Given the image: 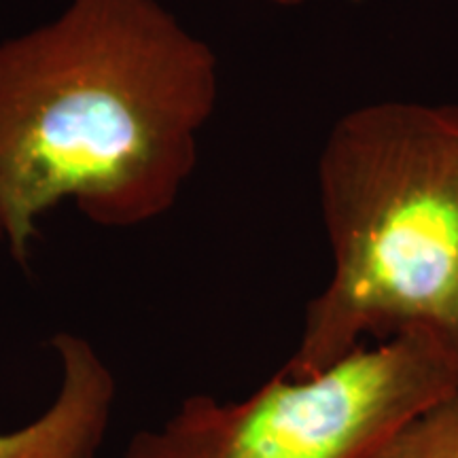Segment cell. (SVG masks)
Here are the masks:
<instances>
[{"mask_svg": "<svg viewBox=\"0 0 458 458\" xmlns=\"http://www.w3.org/2000/svg\"><path fill=\"white\" fill-rule=\"evenodd\" d=\"M376 458H458V388L408 418Z\"/></svg>", "mask_w": 458, "mask_h": 458, "instance_id": "obj_5", "label": "cell"}, {"mask_svg": "<svg viewBox=\"0 0 458 458\" xmlns=\"http://www.w3.org/2000/svg\"><path fill=\"white\" fill-rule=\"evenodd\" d=\"M317 179L331 276L283 369L317 374L403 334L458 360V106L352 108L329 130Z\"/></svg>", "mask_w": 458, "mask_h": 458, "instance_id": "obj_2", "label": "cell"}, {"mask_svg": "<svg viewBox=\"0 0 458 458\" xmlns=\"http://www.w3.org/2000/svg\"><path fill=\"white\" fill-rule=\"evenodd\" d=\"M219 96L213 49L157 0H68L0 43V238L24 261L71 199L102 227L174 206Z\"/></svg>", "mask_w": 458, "mask_h": 458, "instance_id": "obj_1", "label": "cell"}, {"mask_svg": "<svg viewBox=\"0 0 458 458\" xmlns=\"http://www.w3.org/2000/svg\"><path fill=\"white\" fill-rule=\"evenodd\" d=\"M60 385L51 403L28 425L0 433V458H98L111 427L117 380L88 337H51Z\"/></svg>", "mask_w": 458, "mask_h": 458, "instance_id": "obj_4", "label": "cell"}, {"mask_svg": "<svg viewBox=\"0 0 458 458\" xmlns=\"http://www.w3.org/2000/svg\"><path fill=\"white\" fill-rule=\"evenodd\" d=\"M458 388L425 334L368 344L317 374L280 369L238 401L191 394L119 458H376L408 418Z\"/></svg>", "mask_w": 458, "mask_h": 458, "instance_id": "obj_3", "label": "cell"}, {"mask_svg": "<svg viewBox=\"0 0 458 458\" xmlns=\"http://www.w3.org/2000/svg\"><path fill=\"white\" fill-rule=\"evenodd\" d=\"M270 4H276V7L283 9H291V7H300V4L310 3V0H267Z\"/></svg>", "mask_w": 458, "mask_h": 458, "instance_id": "obj_6", "label": "cell"}]
</instances>
